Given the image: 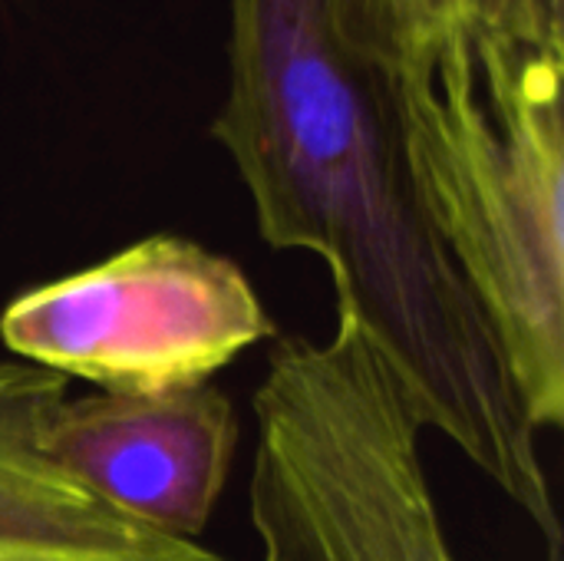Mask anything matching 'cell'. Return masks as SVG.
<instances>
[{
	"label": "cell",
	"mask_w": 564,
	"mask_h": 561,
	"mask_svg": "<svg viewBox=\"0 0 564 561\" xmlns=\"http://www.w3.org/2000/svg\"><path fill=\"white\" fill-rule=\"evenodd\" d=\"M393 76L423 205L529 423H564V50L459 26Z\"/></svg>",
	"instance_id": "1"
},
{
	"label": "cell",
	"mask_w": 564,
	"mask_h": 561,
	"mask_svg": "<svg viewBox=\"0 0 564 561\" xmlns=\"http://www.w3.org/2000/svg\"><path fill=\"white\" fill-rule=\"evenodd\" d=\"M212 132L268 248L311 251L340 281L393 278L430 248L393 76L340 0H228V93Z\"/></svg>",
	"instance_id": "2"
},
{
	"label": "cell",
	"mask_w": 564,
	"mask_h": 561,
	"mask_svg": "<svg viewBox=\"0 0 564 561\" xmlns=\"http://www.w3.org/2000/svg\"><path fill=\"white\" fill-rule=\"evenodd\" d=\"M271 334L248 274L178 235H149L0 311V341L17 360L102 393L208 384Z\"/></svg>",
	"instance_id": "3"
},
{
	"label": "cell",
	"mask_w": 564,
	"mask_h": 561,
	"mask_svg": "<svg viewBox=\"0 0 564 561\" xmlns=\"http://www.w3.org/2000/svg\"><path fill=\"white\" fill-rule=\"evenodd\" d=\"M43 446L93 496L182 542H198L225 493L238 413L215 384L63 400Z\"/></svg>",
	"instance_id": "4"
},
{
	"label": "cell",
	"mask_w": 564,
	"mask_h": 561,
	"mask_svg": "<svg viewBox=\"0 0 564 561\" xmlns=\"http://www.w3.org/2000/svg\"><path fill=\"white\" fill-rule=\"evenodd\" d=\"M69 380L0 360V561H225L112 509L43 446Z\"/></svg>",
	"instance_id": "5"
},
{
	"label": "cell",
	"mask_w": 564,
	"mask_h": 561,
	"mask_svg": "<svg viewBox=\"0 0 564 561\" xmlns=\"http://www.w3.org/2000/svg\"><path fill=\"white\" fill-rule=\"evenodd\" d=\"M357 43L390 73L473 17V0H340Z\"/></svg>",
	"instance_id": "6"
},
{
	"label": "cell",
	"mask_w": 564,
	"mask_h": 561,
	"mask_svg": "<svg viewBox=\"0 0 564 561\" xmlns=\"http://www.w3.org/2000/svg\"><path fill=\"white\" fill-rule=\"evenodd\" d=\"M469 26L539 50H564V0H473Z\"/></svg>",
	"instance_id": "7"
}]
</instances>
